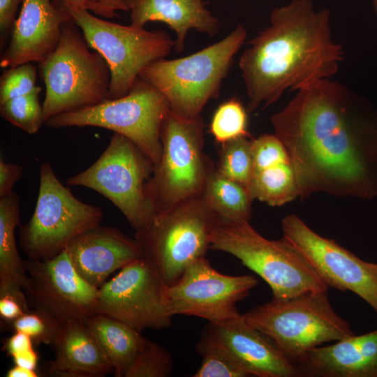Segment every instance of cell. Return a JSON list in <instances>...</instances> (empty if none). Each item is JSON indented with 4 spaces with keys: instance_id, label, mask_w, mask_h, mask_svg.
I'll list each match as a JSON object with an SVG mask.
<instances>
[{
    "instance_id": "1",
    "label": "cell",
    "mask_w": 377,
    "mask_h": 377,
    "mask_svg": "<svg viewBox=\"0 0 377 377\" xmlns=\"http://www.w3.org/2000/svg\"><path fill=\"white\" fill-rule=\"evenodd\" d=\"M271 121L302 200L317 192L377 196V110L368 99L339 82L321 80L297 90Z\"/></svg>"
},
{
    "instance_id": "2",
    "label": "cell",
    "mask_w": 377,
    "mask_h": 377,
    "mask_svg": "<svg viewBox=\"0 0 377 377\" xmlns=\"http://www.w3.org/2000/svg\"><path fill=\"white\" fill-rule=\"evenodd\" d=\"M248 45L239 67L249 112L274 103L288 89L331 79L343 59L342 45L332 38L330 10L316 12L312 0L274 8L269 26Z\"/></svg>"
},
{
    "instance_id": "3",
    "label": "cell",
    "mask_w": 377,
    "mask_h": 377,
    "mask_svg": "<svg viewBox=\"0 0 377 377\" xmlns=\"http://www.w3.org/2000/svg\"><path fill=\"white\" fill-rule=\"evenodd\" d=\"M247 36L238 25L224 38L188 56L160 59L146 66L139 78L157 89L175 114L194 119L217 98L234 57Z\"/></svg>"
},
{
    "instance_id": "4",
    "label": "cell",
    "mask_w": 377,
    "mask_h": 377,
    "mask_svg": "<svg viewBox=\"0 0 377 377\" xmlns=\"http://www.w3.org/2000/svg\"><path fill=\"white\" fill-rule=\"evenodd\" d=\"M210 249L239 259L269 285L273 299L327 290L308 260L288 239H266L249 221H220L212 232Z\"/></svg>"
},
{
    "instance_id": "5",
    "label": "cell",
    "mask_w": 377,
    "mask_h": 377,
    "mask_svg": "<svg viewBox=\"0 0 377 377\" xmlns=\"http://www.w3.org/2000/svg\"><path fill=\"white\" fill-rule=\"evenodd\" d=\"M72 20L61 28L57 48L38 64L45 86V123L50 117L98 105L108 99L110 71L98 52L90 50Z\"/></svg>"
},
{
    "instance_id": "6",
    "label": "cell",
    "mask_w": 377,
    "mask_h": 377,
    "mask_svg": "<svg viewBox=\"0 0 377 377\" xmlns=\"http://www.w3.org/2000/svg\"><path fill=\"white\" fill-rule=\"evenodd\" d=\"M242 316L295 364L308 350L355 334L350 324L332 308L327 291L272 298Z\"/></svg>"
},
{
    "instance_id": "7",
    "label": "cell",
    "mask_w": 377,
    "mask_h": 377,
    "mask_svg": "<svg viewBox=\"0 0 377 377\" xmlns=\"http://www.w3.org/2000/svg\"><path fill=\"white\" fill-rule=\"evenodd\" d=\"M220 222L202 196L155 213L135 239L147 260L167 286L174 284L192 260L205 257L210 237Z\"/></svg>"
},
{
    "instance_id": "8",
    "label": "cell",
    "mask_w": 377,
    "mask_h": 377,
    "mask_svg": "<svg viewBox=\"0 0 377 377\" xmlns=\"http://www.w3.org/2000/svg\"><path fill=\"white\" fill-rule=\"evenodd\" d=\"M203 128L200 115L186 119L170 110L161 133V155L145 185L155 213L202 195L208 177L216 169L203 150Z\"/></svg>"
},
{
    "instance_id": "9",
    "label": "cell",
    "mask_w": 377,
    "mask_h": 377,
    "mask_svg": "<svg viewBox=\"0 0 377 377\" xmlns=\"http://www.w3.org/2000/svg\"><path fill=\"white\" fill-rule=\"evenodd\" d=\"M60 7L80 28L89 48L106 61L110 71L108 99L126 96L146 66L165 59L175 47V40L163 30L119 24L87 9Z\"/></svg>"
},
{
    "instance_id": "10",
    "label": "cell",
    "mask_w": 377,
    "mask_h": 377,
    "mask_svg": "<svg viewBox=\"0 0 377 377\" xmlns=\"http://www.w3.org/2000/svg\"><path fill=\"white\" fill-rule=\"evenodd\" d=\"M169 112L165 96L138 78L123 97L53 116L45 124L52 128L96 126L111 130L133 142L154 165L161 155V133Z\"/></svg>"
},
{
    "instance_id": "11",
    "label": "cell",
    "mask_w": 377,
    "mask_h": 377,
    "mask_svg": "<svg viewBox=\"0 0 377 377\" xmlns=\"http://www.w3.org/2000/svg\"><path fill=\"white\" fill-rule=\"evenodd\" d=\"M99 207L77 199L56 176L51 164L40 168L36 205L29 221L20 226V242L29 258L51 259L83 232L100 225Z\"/></svg>"
},
{
    "instance_id": "12",
    "label": "cell",
    "mask_w": 377,
    "mask_h": 377,
    "mask_svg": "<svg viewBox=\"0 0 377 377\" xmlns=\"http://www.w3.org/2000/svg\"><path fill=\"white\" fill-rule=\"evenodd\" d=\"M154 164L128 138L114 133L96 161L68 177L70 186H84L110 200L135 231L145 227L155 212L145 194Z\"/></svg>"
},
{
    "instance_id": "13",
    "label": "cell",
    "mask_w": 377,
    "mask_h": 377,
    "mask_svg": "<svg viewBox=\"0 0 377 377\" xmlns=\"http://www.w3.org/2000/svg\"><path fill=\"white\" fill-rule=\"evenodd\" d=\"M258 283L253 275L230 276L214 269L205 257L190 262L180 278L167 286L168 311L193 316L209 323H221L239 316L237 303Z\"/></svg>"
},
{
    "instance_id": "14",
    "label": "cell",
    "mask_w": 377,
    "mask_h": 377,
    "mask_svg": "<svg viewBox=\"0 0 377 377\" xmlns=\"http://www.w3.org/2000/svg\"><path fill=\"white\" fill-rule=\"evenodd\" d=\"M167 285L143 257L121 269L98 288V313L119 320L138 332L171 325L165 303Z\"/></svg>"
},
{
    "instance_id": "15",
    "label": "cell",
    "mask_w": 377,
    "mask_h": 377,
    "mask_svg": "<svg viewBox=\"0 0 377 377\" xmlns=\"http://www.w3.org/2000/svg\"><path fill=\"white\" fill-rule=\"evenodd\" d=\"M281 228L283 237L304 256L327 287L354 293L377 313V263L320 236L295 214L285 216Z\"/></svg>"
},
{
    "instance_id": "16",
    "label": "cell",
    "mask_w": 377,
    "mask_h": 377,
    "mask_svg": "<svg viewBox=\"0 0 377 377\" xmlns=\"http://www.w3.org/2000/svg\"><path fill=\"white\" fill-rule=\"evenodd\" d=\"M27 282L24 287L29 305L62 323L86 322L98 313V288L77 272L66 249L48 260L24 261Z\"/></svg>"
},
{
    "instance_id": "17",
    "label": "cell",
    "mask_w": 377,
    "mask_h": 377,
    "mask_svg": "<svg viewBox=\"0 0 377 377\" xmlns=\"http://www.w3.org/2000/svg\"><path fill=\"white\" fill-rule=\"evenodd\" d=\"M200 341L228 353L250 376L300 377L297 365L270 337L249 324L242 315L221 323L209 322Z\"/></svg>"
},
{
    "instance_id": "18",
    "label": "cell",
    "mask_w": 377,
    "mask_h": 377,
    "mask_svg": "<svg viewBox=\"0 0 377 377\" xmlns=\"http://www.w3.org/2000/svg\"><path fill=\"white\" fill-rule=\"evenodd\" d=\"M8 47L1 58V68L45 60L58 46L62 26L71 15L51 0H23Z\"/></svg>"
},
{
    "instance_id": "19",
    "label": "cell",
    "mask_w": 377,
    "mask_h": 377,
    "mask_svg": "<svg viewBox=\"0 0 377 377\" xmlns=\"http://www.w3.org/2000/svg\"><path fill=\"white\" fill-rule=\"evenodd\" d=\"M66 251L79 275L97 288L112 272L142 257L135 239L101 225L75 237Z\"/></svg>"
},
{
    "instance_id": "20",
    "label": "cell",
    "mask_w": 377,
    "mask_h": 377,
    "mask_svg": "<svg viewBox=\"0 0 377 377\" xmlns=\"http://www.w3.org/2000/svg\"><path fill=\"white\" fill-rule=\"evenodd\" d=\"M296 365L300 377H377V330L313 348Z\"/></svg>"
},
{
    "instance_id": "21",
    "label": "cell",
    "mask_w": 377,
    "mask_h": 377,
    "mask_svg": "<svg viewBox=\"0 0 377 377\" xmlns=\"http://www.w3.org/2000/svg\"><path fill=\"white\" fill-rule=\"evenodd\" d=\"M127 4L134 26L144 27L153 21L167 24L176 34L177 52L184 50L189 30L214 37L220 29L219 20L205 8L203 0H128Z\"/></svg>"
},
{
    "instance_id": "22",
    "label": "cell",
    "mask_w": 377,
    "mask_h": 377,
    "mask_svg": "<svg viewBox=\"0 0 377 377\" xmlns=\"http://www.w3.org/2000/svg\"><path fill=\"white\" fill-rule=\"evenodd\" d=\"M53 345L55 358L50 363L49 373L54 376L100 377L114 372L85 322L64 323Z\"/></svg>"
},
{
    "instance_id": "23",
    "label": "cell",
    "mask_w": 377,
    "mask_h": 377,
    "mask_svg": "<svg viewBox=\"0 0 377 377\" xmlns=\"http://www.w3.org/2000/svg\"><path fill=\"white\" fill-rule=\"evenodd\" d=\"M86 324L111 363L115 377H126L140 347L143 336L127 324L97 313Z\"/></svg>"
},
{
    "instance_id": "24",
    "label": "cell",
    "mask_w": 377,
    "mask_h": 377,
    "mask_svg": "<svg viewBox=\"0 0 377 377\" xmlns=\"http://www.w3.org/2000/svg\"><path fill=\"white\" fill-rule=\"evenodd\" d=\"M20 221V198L14 191L11 195L0 198V286L18 284L24 288L27 275L15 235Z\"/></svg>"
},
{
    "instance_id": "25",
    "label": "cell",
    "mask_w": 377,
    "mask_h": 377,
    "mask_svg": "<svg viewBox=\"0 0 377 377\" xmlns=\"http://www.w3.org/2000/svg\"><path fill=\"white\" fill-rule=\"evenodd\" d=\"M202 198L217 214L220 221H249L251 202L246 186L215 169L208 177Z\"/></svg>"
},
{
    "instance_id": "26",
    "label": "cell",
    "mask_w": 377,
    "mask_h": 377,
    "mask_svg": "<svg viewBox=\"0 0 377 377\" xmlns=\"http://www.w3.org/2000/svg\"><path fill=\"white\" fill-rule=\"evenodd\" d=\"M252 200L275 207L299 197V188L290 161L254 172L247 186Z\"/></svg>"
},
{
    "instance_id": "27",
    "label": "cell",
    "mask_w": 377,
    "mask_h": 377,
    "mask_svg": "<svg viewBox=\"0 0 377 377\" xmlns=\"http://www.w3.org/2000/svg\"><path fill=\"white\" fill-rule=\"evenodd\" d=\"M241 137L221 144L216 169L223 175L246 187L253 173L251 140Z\"/></svg>"
},
{
    "instance_id": "28",
    "label": "cell",
    "mask_w": 377,
    "mask_h": 377,
    "mask_svg": "<svg viewBox=\"0 0 377 377\" xmlns=\"http://www.w3.org/2000/svg\"><path fill=\"white\" fill-rule=\"evenodd\" d=\"M40 91L41 88L36 86L29 94L0 103L1 117L29 134L36 133L45 124Z\"/></svg>"
},
{
    "instance_id": "29",
    "label": "cell",
    "mask_w": 377,
    "mask_h": 377,
    "mask_svg": "<svg viewBox=\"0 0 377 377\" xmlns=\"http://www.w3.org/2000/svg\"><path fill=\"white\" fill-rule=\"evenodd\" d=\"M210 132L221 145L241 137L251 138L247 131V115L242 104L231 98L219 105L210 124Z\"/></svg>"
},
{
    "instance_id": "30",
    "label": "cell",
    "mask_w": 377,
    "mask_h": 377,
    "mask_svg": "<svg viewBox=\"0 0 377 377\" xmlns=\"http://www.w3.org/2000/svg\"><path fill=\"white\" fill-rule=\"evenodd\" d=\"M172 365L171 354L165 348L143 337L126 377H167Z\"/></svg>"
},
{
    "instance_id": "31",
    "label": "cell",
    "mask_w": 377,
    "mask_h": 377,
    "mask_svg": "<svg viewBox=\"0 0 377 377\" xmlns=\"http://www.w3.org/2000/svg\"><path fill=\"white\" fill-rule=\"evenodd\" d=\"M198 353L202 356L200 367L194 377H246L244 367L228 353L216 346L198 341Z\"/></svg>"
},
{
    "instance_id": "32",
    "label": "cell",
    "mask_w": 377,
    "mask_h": 377,
    "mask_svg": "<svg viewBox=\"0 0 377 377\" xmlns=\"http://www.w3.org/2000/svg\"><path fill=\"white\" fill-rule=\"evenodd\" d=\"M14 332L28 334L34 344H54L59 335L63 323L43 311L33 309L9 323Z\"/></svg>"
},
{
    "instance_id": "33",
    "label": "cell",
    "mask_w": 377,
    "mask_h": 377,
    "mask_svg": "<svg viewBox=\"0 0 377 377\" xmlns=\"http://www.w3.org/2000/svg\"><path fill=\"white\" fill-rule=\"evenodd\" d=\"M36 68L26 63L9 68L0 79V103L30 93L35 88Z\"/></svg>"
},
{
    "instance_id": "34",
    "label": "cell",
    "mask_w": 377,
    "mask_h": 377,
    "mask_svg": "<svg viewBox=\"0 0 377 377\" xmlns=\"http://www.w3.org/2000/svg\"><path fill=\"white\" fill-rule=\"evenodd\" d=\"M251 154L253 172L290 161L285 146L275 134L253 138Z\"/></svg>"
},
{
    "instance_id": "35",
    "label": "cell",
    "mask_w": 377,
    "mask_h": 377,
    "mask_svg": "<svg viewBox=\"0 0 377 377\" xmlns=\"http://www.w3.org/2000/svg\"><path fill=\"white\" fill-rule=\"evenodd\" d=\"M29 310L28 299L21 286H0V317L4 323L8 324Z\"/></svg>"
},
{
    "instance_id": "36",
    "label": "cell",
    "mask_w": 377,
    "mask_h": 377,
    "mask_svg": "<svg viewBox=\"0 0 377 377\" xmlns=\"http://www.w3.org/2000/svg\"><path fill=\"white\" fill-rule=\"evenodd\" d=\"M22 173L21 165L0 161V198L13 194V186L21 178Z\"/></svg>"
},
{
    "instance_id": "37",
    "label": "cell",
    "mask_w": 377,
    "mask_h": 377,
    "mask_svg": "<svg viewBox=\"0 0 377 377\" xmlns=\"http://www.w3.org/2000/svg\"><path fill=\"white\" fill-rule=\"evenodd\" d=\"M128 0H88L86 9L96 15L107 18L117 17V10L129 12Z\"/></svg>"
},
{
    "instance_id": "38",
    "label": "cell",
    "mask_w": 377,
    "mask_h": 377,
    "mask_svg": "<svg viewBox=\"0 0 377 377\" xmlns=\"http://www.w3.org/2000/svg\"><path fill=\"white\" fill-rule=\"evenodd\" d=\"M23 0H0V33L1 44H3L6 36L13 30L15 15Z\"/></svg>"
},
{
    "instance_id": "39",
    "label": "cell",
    "mask_w": 377,
    "mask_h": 377,
    "mask_svg": "<svg viewBox=\"0 0 377 377\" xmlns=\"http://www.w3.org/2000/svg\"><path fill=\"white\" fill-rule=\"evenodd\" d=\"M34 343L31 337L22 332H14L13 334L4 341L3 349L8 355H15L33 349Z\"/></svg>"
},
{
    "instance_id": "40",
    "label": "cell",
    "mask_w": 377,
    "mask_h": 377,
    "mask_svg": "<svg viewBox=\"0 0 377 377\" xmlns=\"http://www.w3.org/2000/svg\"><path fill=\"white\" fill-rule=\"evenodd\" d=\"M13 359L15 364L31 369H36L38 363V355L34 348L15 355Z\"/></svg>"
},
{
    "instance_id": "41",
    "label": "cell",
    "mask_w": 377,
    "mask_h": 377,
    "mask_svg": "<svg viewBox=\"0 0 377 377\" xmlns=\"http://www.w3.org/2000/svg\"><path fill=\"white\" fill-rule=\"evenodd\" d=\"M38 376L36 369H31L16 364L10 368L6 374L7 377H37Z\"/></svg>"
},
{
    "instance_id": "42",
    "label": "cell",
    "mask_w": 377,
    "mask_h": 377,
    "mask_svg": "<svg viewBox=\"0 0 377 377\" xmlns=\"http://www.w3.org/2000/svg\"><path fill=\"white\" fill-rule=\"evenodd\" d=\"M59 6H68L74 8L86 9L88 0H52Z\"/></svg>"
},
{
    "instance_id": "43",
    "label": "cell",
    "mask_w": 377,
    "mask_h": 377,
    "mask_svg": "<svg viewBox=\"0 0 377 377\" xmlns=\"http://www.w3.org/2000/svg\"><path fill=\"white\" fill-rule=\"evenodd\" d=\"M374 6L377 15V0H374Z\"/></svg>"
}]
</instances>
